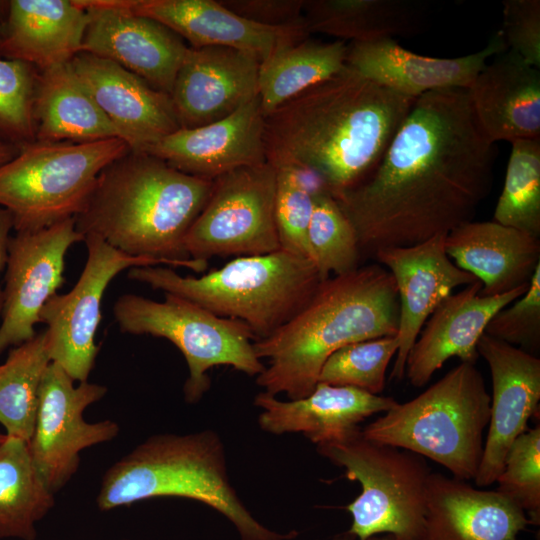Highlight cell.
Listing matches in <instances>:
<instances>
[{
  "label": "cell",
  "mask_w": 540,
  "mask_h": 540,
  "mask_svg": "<svg viewBox=\"0 0 540 540\" xmlns=\"http://www.w3.org/2000/svg\"><path fill=\"white\" fill-rule=\"evenodd\" d=\"M494 144L466 89L417 97L373 171L334 197L354 228L361 259L471 221L491 188Z\"/></svg>",
  "instance_id": "obj_1"
},
{
  "label": "cell",
  "mask_w": 540,
  "mask_h": 540,
  "mask_svg": "<svg viewBox=\"0 0 540 540\" xmlns=\"http://www.w3.org/2000/svg\"><path fill=\"white\" fill-rule=\"evenodd\" d=\"M414 102L346 66L264 117L266 161L336 197L373 171Z\"/></svg>",
  "instance_id": "obj_2"
},
{
  "label": "cell",
  "mask_w": 540,
  "mask_h": 540,
  "mask_svg": "<svg viewBox=\"0 0 540 540\" xmlns=\"http://www.w3.org/2000/svg\"><path fill=\"white\" fill-rule=\"evenodd\" d=\"M212 186L213 180L129 151L100 172L75 227L83 238L98 236L128 255L203 272L208 262L191 259L184 241Z\"/></svg>",
  "instance_id": "obj_3"
},
{
  "label": "cell",
  "mask_w": 540,
  "mask_h": 540,
  "mask_svg": "<svg viewBox=\"0 0 540 540\" xmlns=\"http://www.w3.org/2000/svg\"><path fill=\"white\" fill-rule=\"evenodd\" d=\"M398 318L396 285L380 264L329 277L287 323L253 342L257 357L269 360L256 383L274 396L304 398L314 390L332 353L352 343L396 335Z\"/></svg>",
  "instance_id": "obj_4"
},
{
  "label": "cell",
  "mask_w": 540,
  "mask_h": 540,
  "mask_svg": "<svg viewBox=\"0 0 540 540\" xmlns=\"http://www.w3.org/2000/svg\"><path fill=\"white\" fill-rule=\"evenodd\" d=\"M157 497L196 500L226 517L241 540H292L298 533L261 524L230 483L225 448L212 430L158 434L146 439L104 474L97 506L109 511Z\"/></svg>",
  "instance_id": "obj_5"
},
{
  "label": "cell",
  "mask_w": 540,
  "mask_h": 540,
  "mask_svg": "<svg viewBox=\"0 0 540 540\" xmlns=\"http://www.w3.org/2000/svg\"><path fill=\"white\" fill-rule=\"evenodd\" d=\"M127 276L241 321L255 340L270 336L294 317L322 282L310 259L282 249L236 257L200 277L182 276L160 265L132 267Z\"/></svg>",
  "instance_id": "obj_6"
},
{
  "label": "cell",
  "mask_w": 540,
  "mask_h": 540,
  "mask_svg": "<svg viewBox=\"0 0 540 540\" xmlns=\"http://www.w3.org/2000/svg\"><path fill=\"white\" fill-rule=\"evenodd\" d=\"M489 395L475 364L461 362L412 400L362 429L365 438L411 451L444 466L454 478L474 480L483 434L490 419Z\"/></svg>",
  "instance_id": "obj_7"
},
{
  "label": "cell",
  "mask_w": 540,
  "mask_h": 540,
  "mask_svg": "<svg viewBox=\"0 0 540 540\" xmlns=\"http://www.w3.org/2000/svg\"><path fill=\"white\" fill-rule=\"evenodd\" d=\"M130 151L119 138L94 142L33 141L0 165V206L16 232L36 231L77 216L100 172Z\"/></svg>",
  "instance_id": "obj_8"
},
{
  "label": "cell",
  "mask_w": 540,
  "mask_h": 540,
  "mask_svg": "<svg viewBox=\"0 0 540 540\" xmlns=\"http://www.w3.org/2000/svg\"><path fill=\"white\" fill-rule=\"evenodd\" d=\"M318 453L345 469L361 493L346 506L359 540L391 534L418 540L425 520L427 484L432 471L424 457L365 438L362 429L339 441L316 445Z\"/></svg>",
  "instance_id": "obj_9"
},
{
  "label": "cell",
  "mask_w": 540,
  "mask_h": 540,
  "mask_svg": "<svg viewBox=\"0 0 540 540\" xmlns=\"http://www.w3.org/2000/svg\"><path fill=\"white\" fill-rule=\"evenodd\" d=\"M119 328L133 335L161 337L183 354L189 375L183 392L198 402L209 390L211 368L226 365L249 376L265 368L255 354V337L241 321L220 317L182 297L165 293L163 301L123 294L113 306Z\"/></svg>",
  "instance_id": "obj_10"
},
{
  "label": "cell",
  "mask_w": 540,
  "mask_h": 540,
  "mask_svg": "<svg viewBox=\"0 0 540 540\" xmlns=\"http://www.w3.org/2000/svg\"><path fill=\"white\" fill-rule=\"evenodd\" d=\"M276 169L268 162L213 180L210 196L185 237L193 260L264 255L280 250L274 205Z\"/></svg>",
  "instance_id": "obj_11"
},
{
  "label": "cell",
  "mask_w": 540,
  "mask_h": 540,
  "mask_svg": "<svg viewBox=\"0 0 540 540\" xmlns=\"http://www.w3.org/2000/svg\"><path fill=\"white\" fill-rule=\"evenodd\" d=\"M83 241L88 257L77 283L68 293L52 296L40 313L41 322L47 325L51 362L79 382L87 381L100 350L95 334L102 317V297L111 280L127 268L165 265L123 253L95 235H87Z\"/></svg>",
  "instance_id": "obj_12"
},
{
  "label": "cell",
  "mask_w": 540,
  "mask_h": 540,
  "mask_svg": "<svg viewBox=\"0 0 540 540\" xmlns=\"http://www.w3.org/2000/svg\"><path fill=\"white\" fill-rule=\"evenodd\" d=\"M74 380L51 362L39 389V403L33 435L28 442L33 462L46 487L54 494L76 473L80 452L114 439L119 426L111 420L90 423L85 409L101 400L105 386Z\"/></svg>",
  "instance_id": "obj_13"
},
{
  "label": "cell",
  "mask_w": 540,
  "mask_h": 540,
  "mask_svg": "<svg viewBox=\"0 0 540 540\" xmlns=\"http://www.w3.org/2000/svg\"><path fill=\"white\" fill-rule=\"evenodd\" d=\"M74 217L11 237L5 269L0 354L34 338L46 302L64 282L65 255L83 241Z\"/></svg>",
  "instance_id": "obj_14"
},
{
  "label": "cell",
  "mask_w": 540,
  "mask_h": 540,
  "mask_svg": "<svg viewBox=\"0 0 540 540\" xmlns=\"http://www.w3.org/2000/svg\"><path fill=\"white\" fill-rule=\"evenodd\" d=\"M87 11L81 52L110 60L170 95L189 50L160 22L108 5L104 0H76Z\"/></svg>",
  "instance_id": "obj_15"
},
{
  "label": "cell",
  "mask_w": 540,
  "mask_h": 540,
  "mask_svg": "<svg viewBox=\"0 0 540 540\" xmlns=\"http://www.w3.org/2000/svg\"><path fill=\"white\" fill-rule=\"evenodd\" d=\"M446 235L422 243L378 250L373 259L392 275L398 294V350L390 379L402 380L408 354L427 319L454 288L476 281L445 250Z\"/></svg>",
  "instance_id": "obj_16"
},
{
  "label": "cell",
  "mask_w": 540,
  "mask_h": 540,
  "mask_svg": "<svg viewBox=\"0 0 540 540\" xmlns=\"http://www.w3.org/2000/svg\"><path fill=\"white\" fill-rule=\"evenodd\" d=\"M477 352L492 378L488 433L474 479L478 487H487L496 482L510 446L528 430V420L539 409L540 359L486 334Z\"/></svg>",
  "instance_id": "obj_17"
},
{
  "label": "cell",
  "mask_w": 540,
  "mask_h": 540,
  "mask_svg": "<svg viewBox=\"0 0 540 540\" xmlns=\"http://www.w3.org/2000/svg\"><path fill=\"white\" fill-rule=\"evenodd\" d=\"M260 63L236 48L189 47L170 93L180 128L223 119L258 96Z\"/></svg>",
  "instance_id": "obj_18"
},
{
  "label": "cell",
  "mask_w": 540,
  "mask_h": 540,
  "mask_svg": "<svg viewBox=\"0 0 540 540\" xmlns=\"http://www.w3.org/2000/svg\"><path fill=\"white\" fill-rule=\"evenodd\" d=\"M71 64L131 152L146 153L180 129L169 94L120 65L80 52Z\"/></svg>",
  "instance_id": "obj_19"
},
{
  "label": "cell",
  "mask_w": 540,
  "mask_h": 540,
  "mask_svg": "<svg viewBox=\"0 0 540 540\" xmlns=\"http://www.w3.org/2000/svg\"><path fill=\"white\" fill-rule=\"evenodd\" d=\"M507 49L500 30L480 51L454 58L419 55L388 38L351 42L346 66L381 86L416 99L436 90L467 89L488 60Z\"/></svg>",
  "instance_id": "obj_20"
},
{
  "label": "cell",
  "mask_w": 540,
  "mask_h": 540,
  "mask_svg": "<svg viewBox=\"0 0 540 540\" xmlns=\"http://www.w3.org/2000/svg\"><path fill=\"white\" fill-rule=\"evenodd\" d=\"M146 153L183 173L207 180L265 163L264 116L259 98L256 96L231 115L210 124L180 128Z\"/></svg>",
  "instance_id": "obj_21"
},
{
  "label": "cell",
  "mask_w": 540,
  "mask_h": 540,
  "mask_svg": "<svg viewBox=\"0 0 540 540\" xmlns=\"http://www.w3.org/2000/svg\"><path fill=\"white\" fill-rule=\"evenodd\" d=\"M128 13L148 17L175 32L192 48L231 47L261 61L282 46L310 36L306 27L269 28L249 22L216 0H104Z\"/></svg>",
  "instance_id": "obj_22"
},
{
  "label": "cell",
  "mask_w": 540,
  "mask_h": 540,
  "mask_svg": "<svg viewBox=\"0 0 540 540\" xmlns=\"http://www.w3.org/2000/svg\"><path fill=\"white\" fill-rule=\"evenodd\" d=\"M480 281L451 293L436 307L414 342L405 365V376L414 387H423L452 357L473 363L477 344L493 316L522 296L529 285L496 296H481Z\"/></svg>",
  "instance_id": "obj_23"
},
{
  "label": "cell",
  "mask_w": 540,
  "mask_h": 540,
  "mask_svg": "<svg viewBox=\"0 0 540 540\" xmlns=\"http://www.w3.org/2000/svg\"><path fill=\"white\" fill-rule=\"evenodd\" d=\"M398 402L349 387L318 382L306 397L282 401L267 392L254 398L262 411L258 424L271 434L302 433L316 445L343 440L360 431L359 424L385 413Z\"/></svg>",
  "instance_id": "obj_24"
},
{
  "label": "cell",
  "mask_w": 540,
  "mask_h": 540,
  "mask_svg": "<svg viewBox=\"0 0 540 540\" xmlns=\"http://www.w3.org/2000/svg\"><path fill=\"white\" fill-rule=\"evenodd\" d=\"M528 524L526 513L498 491L432 472L418 540H517Z\"/></svg>",
  "instance_id": "obj_25"
},
{
  "label": "cell",
  "mask_w": 540,
  "mask_h": 540,
  "mask_svg": "<svg viewBox=\"0 0 540 540\" xmlns=\"http://www.w3.org/2000/svg\"><path fill=\"white\" fill-rule=\"evenodd\" d=\"M497 56L466 89L479 126L493 143L540 138V69L510 50Z\"/></svg>",
  "instance_id": "obj_26"
},
{
  "label": "cell",
  "mask_w": 540,
  "mask_h": 540,
  "mask_svg": "<svg viewBox=\"0 0 540 540\" xmlns=\"http://www.w3.org/2000/svg\"><path fill=\"white\" fill-rule=\"evenodd\" d=\"M450 259L477 278L481 296L529 285L540 265V239L495 221H468L445 237Z\"/></svg>",
  "instance_id": "obj_27"
},
{
  "label": "cell",
  "mask_w": 540,
  "mask_h": 540,
  "mask_svg": "<svg viewBox=\"0 0 540 540\" xmlns=\"http://www.w3.org/2000/svg\"><path fill=\"white\" fill-rule=\"evenodd\" d=\"M87 11L76 0H12L0 36V55L43 70L81 52Z\"/></svg>",
  "instance_id": "obj_28"
},
{
  "label": "cell",
  "mask_w": 540,
  "mask_h": 540,
  "mask_svg": "<svg viewBox=\"0 0 540 540\" xmlns=\"http://www.w3.org/2000/svg\"><path fill=\"white\" fill-rule=\"evenodd\" d=\"M33 115L36 141L86 143L119 138L71 61L39 70Z\"/></svg>",
  "instance_id": "obj_29"
},
{
  "label": "cell",
  "mask_w": 540,
  "mask_h": 540,
  "mask_svg": "<svg viewBox=\"0 0 540 540\" xmlns=\"http://www.w3.org/2000/svg\"><path fill=\"white\" fill-rule=\"evenodd\" d=\"M303 16L309 34L371 42L415 30L423 10L403 0H305Z\"/></svg>",
  "instance_id": "obj_30"
},
{
  "label": "cell",
  "mask_w": 540,
  "mask_h": 540,
  "mask_svg": "<svg viewBox=\"0 0 540 540\" xmlns=\"http://www.w3.org/2000/svg\"><path fill=\"white\" fill-rule=\"evenodd\" d=\"M348 45L310 37L280 47L261 61L258 98L263 116L346 67Z\"/></svg>",
  "instance_id": "obj_31"
},
{
  "label": "cell",
  "mask_w": 540,
  "mask_h": 540,
  "mask_svg": "<svg viewBox=\"0 0 540 540\" xmlns=\"http://www.w3.org/2000/svg\"><path fill=\"white\" fill-rule=\"evenodd\" d=\"M54 503L28 442L6 436L0 444V538L35 540L36 524Z\"/></svg>",
  "instance_id": "obj_32"
},
{
  "label": "cell",
  "mask_w": 540,
  "mask_h": 540,
  "mask_svg": "<svg viewBox=\"0 0 540 540\" xmlns=\"http://www.w3.org/2000/svg\"><path fill=\"white\" fill-rule=\"evenodd\" d=\"M51 363L45 330L11 348L0 365V423L6 435L29 442L33 435L39 389Z\"/></svg>",
  "instance_id": "obj_33"
},
{
  "label": "cell",
  "mask_w": 540,
  "mask_h": 540,
  "mask_svg": "<svg viewBox=\"0 0 540 540\" xmlns=\"http://www.w3.org/2000/svg\"><path fill=\"white\" fill-rule=\"evenodd\" d=\"M493 221L540 239V138L511 142Z\"/></svg>",
  "instance_id": "obj_34"
},
{
  "label": "cell",
  "mask_w": 540,
  "mask_h": 540,
  "mask_svg": "<svg viewBox=\"0 0 540 540\" xmlns=\"http://www.w3.org/2000/svg\"><path fill=\"white\" fill-rule=\"evenodd\" d=\"M307 246L322 281L360 266L361 255L354 228L326 189L314 193Z\"/></svg>",
  "instance_id": "obj_35"
},
{
  "label": "cell",
  "mask_w": 540,
  "mask_h": 540,
  "mask_svg": "<svg viewBox=\"0 0 540 540\" xmlns=\"http://www.w3.org/2000/svg\"><path fill=\"white\" fill-rule=\"evenodd\" d=\"M397 350L396 335L346 345L328 357L318 382L379 395L385 388L386 371Z\"/></svg>",
  "instance_id": "obj_36"
},
{
  "label": "cell",
  "mask_w": 540,
  "mask_h": 540,
  "mask_svg": "<svg viewBox=\"0 0 540 540\" xmlns=\"http://www.w3.org/2000/svg\"><path fill=\"white\" fill-rule=\"evenodd\" d=\"M275 169L274 214L280 248L310 259L307 231L313 210L314 193L325 187L314 175L305 170L294 167Z\"/></svg>",
  "instance_id": "obj_37"
},
{
  "label": "cell",
  "mask_w": 540,
  "mask_h": 540,
  "mask_svg": "<svg viewBox=\"0 0 540 540\" xmlns=\"http://www.w3.org/2000/svg\"><path fill=\"white\" fill-rule=\"evenodd\" d=\"M38 72L18 60L0 59V142L35 141L33 101Z\"/></svg>",
  "instance_id": "obj_38"
},
{
  "label": "cell",
  "mask_w": 540,
  "mask_h": 540,
  "mask_svg": "<svg viewBox=\"0 0 540 540\" xmlns=\"http://www.w3.org/2000/svg\"><path fill=\"white\" fill-rule=\"evenodd\" d=\"M496 491L526 514L529 523L540 520V424L518 436L510 446L497 477Z\"/></svg>",
  "instance_id": "obj_39"
},
{
  "label": "cell",
  "mask_w": 540,
  "mask_h": 540,
  "mask_svg": "<svg viewBox=\"0 0 540 540\" xmlns=\"http://www.w3.org/2000/svg\"><path fill=\"white\" fill-rule=\"evenodd\" d=\"M484 334L536 356L540 349V265L528 290L498 311Z\"/></svg>",
  "instance_id": "obj_40"
},
{
  "label": "cell",
  "mask_w": 540,
  "mask_h": 540,
  "mask_svg": "<svg viewBox=\"0 0 540 540\" xmlns=\"http://www.w3.org/2000/svg\"><path fill=\"white\" fill-rule=\"evenodd\" d=\"M507 48L529 65L540 69V1L503 2L500 30Z\"/></svg>",
  "instance_id": "obj_41"
},
{
  "label": "cell",
  "mask_w": 540,
  "mask_h": 540,
  "mask_svg": "<svg viewBox=\"0 0 540 540\" xmlns=\"http://www.w3.org/2000/svg\"><path fill=\"white\" fill-rule=\"evenodd\" d=\"M305 0H219L237 16L269 28L306 27Z\"/></svg>",
  "instance_id": "obj_42"
},
{
  "label": "cell",
  "mask_w": 540,
  "mask_h": 540,
  "mask_svg": "<svg viewBox=\"0 0 540 540\" xmlns=\"http://www.w3.org/2000/svg\"><path fill=\"white\" fill-rule=\"evenodd\" d=\"M14 229L13 218L8 210L0 206V277L6 269L8 248L11 239L10 232ZM3 306V289L0 285V319Z\"/></svg>",
  "instance_id": "obj_43"
},
{
  "label": "cell",
  "mask_w": 540,
  "mask_h": 540,
  "mask_svg": "<svg viewBox=\"0 0 540 540\" xmlns=\"http://www.w3.org/2000/svg\"><path fill=\"white\" fill-rule=\"evenodd\" d=\"M20 147L0 142V165L13 159L19 152Z\"/></svg>",
  "instance_id": "obj_44"
},
{
  "label": "cell",
  "mask_w": 540,
  "mask_h": 540,
  "mask_svg": "<svg viewBox=\"0 0 540 540\" xmlns=\"http://www.w3.org/2000/svg\"><path fill=\"white\" fill-rule=\"evenodd\" d=\"M331 540H355V537L346 531L342 534H338L334 536ZM365 540H398V539L391 534H379V535L371 536Z\"/></svg>",
  "instance_id": "obj_45"
},
{
  "label": "cell",
  "mask_w": 540,
  "mask_h": 540,
  "mask_svg": "<svg viewBox=\"0 0 540 540\" xmlns=\"http://www.w3.org/2000/svg\"><path fill=\"white\" fill-rule=\"evenodd\" d=\"M6 434L0 433V444L6 439Z\"/></svg>",
  "instance_id": "obj_46"
}]
</instances>
